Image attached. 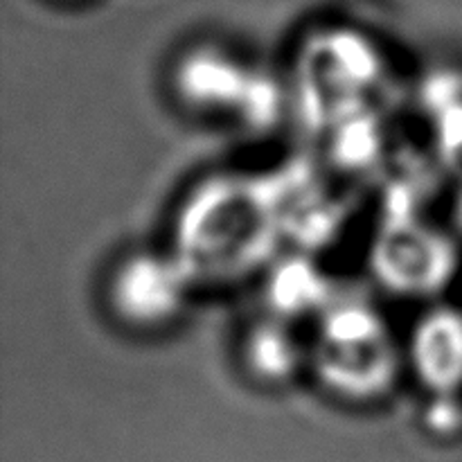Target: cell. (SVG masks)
<instances>
[{
  "label": "cell",
  "mask_w": 462,
  "mask_h": 462,
  "mask_svg": "<svg viewBox=\"0 0 462 462\" xmlns=\"http://www.w3.org/2000/svg\"><path fill=\"white\" fill-rule=\"evenodd\" d=\"M310 365L329 393L373 402L393 391L402 352L391 328L365 302H341L320 316L310 346Z\"/></svg>",
  "instance_id": "cell-1"
},
{
  "label": "cell",
  "mask_w": 462,
  "mask_h": 462,
  "mask_svg": "<svg viewBox=\"0 0 462 462\" xmlns=\"http://www.w3.org/2000/svg\"><path fill=\"white\" fill-rule=\"evenodd\" d=\"M188 269L179 257L153 251L126 255L108 280V305L134 329H158L179 319L188 302Z\"/></svg>",
  "instance_id": "cell-2"
},
{
  "label": "cell",
  "mask_w": 462,
  "mask_h": 462,
  "mask_svg": "<svg viewBox=\"0 0 462 462\" xmlns=\"http://www.w3.org/2000/svg\"><path fill=\"white\" fill-rule=\"evenodd\" d=\"M406 359L429 393L456 395L462 388V311L436 307L420 316L411 332Z\"/></svg>",
  "instance_id": "cell-3"
},
{
  "label": "cell",
  "mask_w": 462,
  "mask_h": 462,
  "mask_svg": "<svg viewBox=\"0 0 462 462\" xmlns=\"http://www.w3.org/2000/svg\"><path fill=\"white\" fill-rule=\"evenodd\" d=\"M176 86L183 102L206 111L251 104L262 90V81L235 57L215 48H201L183 57L176 68Z\"/></svg>",
  "instance_id": "cell-4"
},
{
  "label": "cell",
  "mask_w": 462,
  "mask_h": 462,
  "mask_svg": "<svg viewBox=\"0 0 462 462\" xmlns=\"http://www.w3.org/2000/svg\"><path fill=\"white\" fill-rule=\"evenodd\" d=\"M244 364L264 383H284L310 364V350L300 346L282 316H271L253 325L244 337Z\"/></svg>",
  "instance_id": "cell-5"
},
{
  "label": "cell",
  "mask_w": 462,
  "mask_h": 462,
  "mask_svg": "<svg viewBox=\"0 0 462 462\" xmlns=\"http://www.w3.org/2000/svg\"><path fill=\"white\" fill-rule=\"evenodd\" d=\"M323 293L325 289L319 275L300 262L282 266L280 273L275 275L273 289H269V296L273 298L282 319H287L284 314H293V311L311 307L323 298Z\"/></svg>",
  "instance_id": "cell-6"
},
{
  "label": "cell",
  "mask_w": 462,
  "mask_h": 462,
  "mask_svg": "<svg viewBox=\"0 0 462 462\" xmlns=\"http://www.w3.org/2000/svg\"><path fill=\"white\" fill-rule=\"evenodd\" d=\"M427 409V427L438 433H451L460 427L462 409L456 395H433Z\"/></svg>",
  "instance_id": "cell-7"
}]
</instances>
